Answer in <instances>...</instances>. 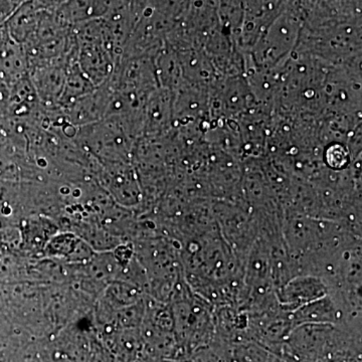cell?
Here are the masks:
<instances>
[{
	"instance_id": "obj_1",
	"label": "cell",
	"mask_w": 362,
	"mask_h": 362,
	"mask_svg": "<svg viewBox=\"0 0 362 362\" xmlns=\"http://www.w3.org/2000/svg\"><path fill=\"white\" fill-rule=\"evenodd\" d=\"M328 294L329 285L322 278L300 276L278 288V304L286 312H294Z\"/></svg>"
},
{
	"instance_id": "obj_2",
	"label": "cell",
	"mask_w": 362,
	"mask_h": 362,
	"mask_svg": "<svg viewBox=\"0 0 362 362\" xmlns=\"http://www.w3.org/2000/svg\"><path fill=\"white\" fill-rule=\"evenodd\" d=\"M66 66L51 64L49 66H40L33 83L37 86L40 96L45 101L52 102L61 100L65 88Z\"/></svg>"
}]
</instances>
